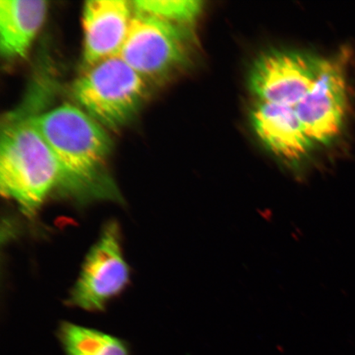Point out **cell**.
I'll return each instance as SVG.
<instances>
[{
  "mask_svg": "<svg viewBox=\"0 0 355 355\" xmlns=\"http://www.w3.org/2000/svg\"><path fill=\"white\" fill-rule=\"evenodd\" d=\"M33 123L59 166L62 192L79 203L121 201L107 170L112 141L104 127L69 103L35 114Z\"/></svg>",
  "mask_w": 355,
  "mask_h": 355,
  "instance_id": "6da1fadb",
  "label": "cell"
},
{
  "mask_svg": "<svg viewBox=\"0 0 355 355\" xmlns=\"http://www.w3.org/2000/svg\"><path fill=\"white\" fill-rule=\"evenodd\" d=\"M33 116L12 114L3 124L0 140L1 192L30 217L60 184L59 166L35 127Z\"/></svg>",
  "mask_w": 355,
  "mask_h": 355,
  "instance_id": "7a4b0ae2",
  "label": "cell"
},
{
  "mask_svg": "<svg viewBox=\"0 0 355 355\" xmlns=\"http://www.w3.org/2000/svg\"><path fill=\"white\" fill-rule=\"evenodd\" d=\"M148 84L117 55L86 68L73 83V95L80 108L102 127L118 130L144 104Z\"/></svg>",
  "mask_w": 355,
  "mask_h": 355,
  "instance_id": "3957f363",
  "label": "cell"
},
{
  "mask_svg": "<svg viewBox=\"0 0 355 355\" xmlns=\"http://www.w3.org/2000/svg\"><path fill=\"white\" fill-rule=\"evenodd\" d=\"M184 26L135 12L119 56L146 82L159 81L185 63Z\"/></svg>",
  "mask_w": 355,
  "mask_h": 355,
  "instance_id": "277c9868",
  "label": "cell"
},
{
  "mask_svg": "<svg viewBox=\"0 0 355 355\" xmlns=\"http://www.w3.org/2000/svg\"><path fill=\"white\" fill-rule=\"evenodd\" d=\"M128 279L119 226L110 222L89 252L68 303L92 312L101 311L125 288Z\"/></svg>",
  "mask_w": 355,
  "mask_h": 355,
  "instance_id": "5b68a950",
  "label": "cell"
},
{
  "mask_svg": "<svg viewBox=\"0 0 355 355\" xmlns=\"http://www.w3.org/2000/svg\"><path fill=\"white\" fill-rule=\"evenodd\" d=\"M321 61L303 53H268L251 71V91L259 102L295 108L316 80Z\"/></svg>",
  "mask_w": 355,
  "mask_h": 355,
  "instance_id": "8992f818",
  "label": "cell"
},
{
  "mask_svg": "<svg viewBox=\"0 0 355 355\" xmlns=\"http://www.w3.org/2000/svg\"><path fill=\"white\" fill-rule=\"evenodd\" d=\"M348 107L343 65L322 59L316 80L295 108L313 144L328 145L340 135Z\"/></svg>",
  "mask_w": 355,
  "mask_h": 355,
  "instance_id": "52a82bcc",
  "label": "cell"
},
{
  "mask_svg": "<svg viewBox=\"0 0 355 355\" xmlns=\"http://www.w3.org/2000/svg\"><path fill=\"white\" fill-rule=\"evenodd\" d=\"M135 16L132 1L90 0L83 7V63L86 68L117 56Z\"/></svg>",
  "mask_w": 355,
  "mask_h": 355,
  "instance_id": "ba28073f",
  "label": "cell"
},
{
  "mask_svg": "<svg viewBox=\"0 0 355 355\" xmlns=\"http://www.w3.org/2000/svg\"><path fill=\"white\" fill-rule=\"evenodd\" d=\"M251 121L266 148L286 161H300L312 148L313 141L294 107L259 101L252 110Z\"/></svg>",
  "mask_w": 355,
  "mask_h": 355,
  "instance_id": "9c48e42d",
  "label": "cell"
},
{
  "mask_svg": "<svg viewBox=\"0 0 355 355\" xmlns=\"http://www.w3.org/2000/svg\"><path fill=\"white\" fill-rule=\"evenodd\" d=\"M48 10L44 0L0 1V53L4 59L25 56Z\"/></svg>",
  "mask_w": 355,
  "mask_h": 355,
  "instance_id": "30bf717a",
  "label": "cell"
},
{
  "mask_svg": "<svg viewBox=\"0 0 355 355\" xmlns=\"http://www.w3.org/2000/svg\"><path fill=\"white\" fill-rule=\"evenodd\" d=\"M58 337L64 355H131L118 337L71 322L61 324Z\"/></svg>",
  "mask_w": 355,
  "mask_h": 355,
  "instance_id": "8fae6325",
  "label": "cell"
},
{
  "mask_svg": "<svg viewBox=\"0 0 355 355\" xmlns=\"http://www.w3.org/2000/svg\"><path fill=\"white\" fill-rule=\"evenodd\" d=\"M132 6L135 12L181 26L192 24L202 10L196 0H135Z\"/></svg>",
  "mask_w": 355,
  "mask_h": 355,
  "instance_id": "7c38bea8",
  "label": "cell"
}]
</instances>
